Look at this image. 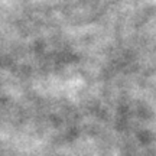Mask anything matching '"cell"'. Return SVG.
<instances>
[]
</instances>
